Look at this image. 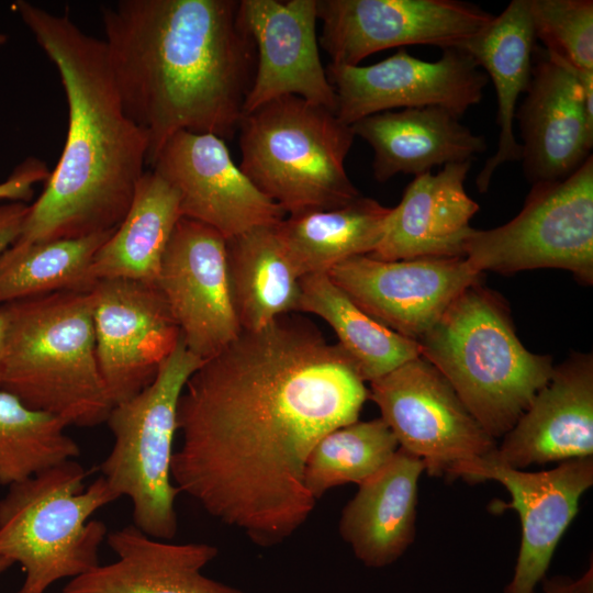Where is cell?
I'll return each mask as SVG.
<instances>
[{"instance_id":"38","label":"cell","mask_w":593,"mask_h":593,"mask_svg":"<svg viewBox=\"0 0 593 593\" xmlns=\"http://www.w3.org/2000/svg\"><path fill=\"white\" fill-rule=\"evenodd\" d=\"M12 563L3 558H0V574L8 570Z\"/></svg>"},{"instance_id":"27","label":"cell","mask_w":593,"mask_h":593,"mask_svg":"<svg viewBox=\"0 0 593 593\" xmlns=\"http://www.w3.org/2000/svg\"><path fill=\"white\" fill-rule=\"evenodd\" d=\"M276 226L256 227L226 239L231 288L242 331H257L299 312L301 277Z\"/></svg>"},{"instance_id":"26","label":"cell","mask_w":593,"mask_h":593,"mask_svg":"<svg viewBox=\"0 0 593 593\" xmlns=\"http://www.w3.org/2000/svg\"><path fill=\"white\" fill-rule=\"evenodd\" d=\"M180 217L177 191L156 171L146 170L124 219L94 255L93 278L156 284L164 253Z\"/></svg>"},{"instance_id":"20","label":"cell","mask_w":593,"mask_h":593,"mask_svg":"<svg viewBox=\"0 0 593 593\" xmlns=\"http://www.w3.org/2000/svg\"><path fill=\"white\" fill-rule=\"evenodd\" d=\"M593 357L573 353L553 368L486 458L515 469L593 457Z\"/></svg>"},{"instance_id":"9","label":"cell","mask_w":593,"mask_h":593,"mask_svg":"<svg viewBox=\"0 0 593 593\" xmlns=\"http://www.w3.org/2000/svg\"><path fill=\"white\" fill-rule=\"evenodd\" d=\"M465 258L479 273L541 268L570 271L593 282V157L571 176L533 183L521 212L491 228H473Z\"/></svg>"},{"instance_id":"30","label":"cell","mask_w":593,"mask_h":593,"mask_svg":"<svg viewBox=\"0 0 593 593\" xmlns=\"http://www.w3.org/2000/svg\"><path fill=\"white\" fill-rule=\"evenodd\" d=\"M114 231L12 245L0 257V305L57 292H90L97 283L92 260Z\"/></svg>"},{"instance_id":"28","label":"cell","mask_w":593,"mask_h":593,"mask_svg":"<svg viewBox=\"0 0 593 593\" xmlns=\"http://www.w3.org/2000/svg\"><path fill=\"white\" fill-rule=\"evenodd\" d=\"M390 212L391 208L360 195L340 208L287 215L276 228L302 278L370 255L383 236Z\"/></svg>"},{"instance_id":"25","label":"cell","mask_w":593,"mask_h":593,"mask_svg":"<svg viewBox=\"0 0 593 593\" xmlns=\"http://www.w3.org/2000/svg\"><path fill=\"white\" fill-rule=\"evenodd\" d=\"M535 42L528 0H513L462 48L492 79L497 98V149L477 176L475 183L481 193L488 191L499 167L521 160L514 120L518 97L526 92L530 81Z\"/></svg>"},{"instance_id":"18","label":"cell","mask_w":593,"mask_h":593,"mask_svg":"<svg viewBox=\"0 0 593 593\" xmlns=\"http://www.w3.org/2000/svg\"><path fill=\"white\" fill-rule=\"evenodd\" d=\"M469 481L494 480L507 490L522 525L521 547L505 593H534L542 582L556 547L593 484V457L562 461L556 468L527 472L486 457L462 462L449 473Z\"/></svg>"},{"instance_id":"11","label":"cell","mask_w":593,"mask_h":593,"mask_svg":"<svg viewBox=\"0 0 593 593\" xmlns=\"http://www.w3.org/2000/svg\"><path fill=\"white\" fill-rule=\"evenodd\" d=\"M494 16L456 0H317L318 42L331 64L344 66L407 45L462 49Z\"/></svg>"},{"instance_id":"29","label":"cell","mask_w":593,"mask_h":593,"mask_svg":"<svg viewBox=\"0 0 593 593\" xmlns=\"http://www.w3.org/2000/svg\"><path fill=\"white\" fill-rule=\"evenodd\" d=\"M299 312L324 320L359 376L373 381L421 356L417 342L406 338L363 312L327 273L301 278Z\"/></svg>"},{"instance_id":"36","label":"cell","mask_w":593,"mask_h":593,"mask_svg":"<svg viewBox=\"0 0 593 593\" xmlns=\"http://www.w3.org/2000/svg\"><path fill=\"white\" fill-rule=\"evenodd\" d=\"M544 593H593V568H590L579 578L544 579Z\"/></svg>"},{"instance_id":"8","label":"cell","mask_w":593,"mask_h":593,"mask_svg":"<svg viewBox=\"0 0 593 593\" xmlns=\"http://www.w3.org/2000/svg\"><path fill=\"white\" fill-rule=\"evenodd\" d=\"M202 361L180 338L153 382L114 404L105 421L114 441L100 465L101 477L119 499H130L133 524L156 539L171 540L178 529L180 492L171 478L178 402Z\"/></svg>"},{"instance_id":"14","label":"cell","mask_w":593,"mask_h":593,"mask_svg":"<svg viewBox=\"0 0 593 593\" xmlns=\"http://www.w3.org/2000/svg\"><path fill=\"white\" fill-rule=\"evenodd\" d=\"M156 284L186 347L200 359L211 358L240 334L226 238L211 226L179 219L164 253Z\"/></svg>"},{"instance_id":"6","label":"cell","mask_w":593,"mask_h":593,"mask_svg":"<svg viewBox=\"0 0 593 593\" xmlns=\"http://www.w3.org/2000/svg\"><path fill=\"white\" fill-rule=\"evenodd\" d=\"M238 130L239 169L287 215L361 195L345 168L355 133L334 111L284 96L244 114Z\"/></svg>"},{"instance_id":"2","label":"cell","mask_w":593,"mask_h":593,"mask_svg":"<svg viewBox=\"0 0 593 593\" xmlns=\"http://www.w3.org/2000/svg\"><path fill=\"white\" fill-rule=\"evenodd\" d=\"M105 47L147 166L180 131L230 139L244 116L256 48L234 0H120L102 7Z\"/></svg>"},{"instance_id":"32","label":"cell","mask_w":593,"mask_h":593,"mask_svg":"<svg viewBox=\"0 0 593 593\" xmlns=\"http://www.w3.org/2000/svg\"><path fill=\"white\" fill-rule=\"evenodd\" d=\"M398 448L396 438L381 417L336 428L312 449L305 465V488L317 501L337 485H359L379 471Z\"/></svg>"},{"instance_id":"23","label":"cell","mask_w":593,"mask_h":593,"mask_svg":"<svg viewBox=\"0 0 593 593\" xmlns=\"http://www.w3.org/2000/svg\"><path fill=\"white\" fill-rule=\"evenodd\" d=\"M351 127L355 136L371 146L373 176L379 182L399 174L418 176L436 166L472 161L486 149L483 135L474 134L458 115L438 107L384 111Z\"/></svg>"},{"instance_id":"5","label":"cell","mask_w":593,"mask_h":593,"mask_svg":"<svg viewBox=\"0 0 593 593\" xmlns=\"http://www.w3.org/2000/svg\"><path fill=\"white\" fill-rule=\"evenodd\" d=\"M5 305L1 389L68 426L105 423L113 404L97 359L90 292H57Z\"/></svg>"},{"instance_id":"10","label":"cell","mask_w":593,"mask_h":593,"mask_svg":"<svg viewBox=\"0 0 593 593\" xmlns=\"http://www.w3.org/2000/svg\"><path fill=\"white\" fill-rule=\"evenodd\" d=\"M368 399L399 447L418 457L429 475H449L496 447L447 379L421 356L371 381Z\"/></svg>"},{"instance_id":"16","label":"cell","mask_w":593,"mask_h":593,"mask_svg":"<svg viewBox=\"0 0 593 593\" xmlns=\"http://www.w3.org/2000/svg\"><path fill=\"white\" fill-rule=\"evenodd\" d=\"M327 275L368 315L418 342L482 273L460 257L387 261L365 255Z\"/></svg>"},{"instance_id":"3","label":"cell","mask_w":593,"mask_h":593,"mask_svg":"<svg viewBox=\"0 0 593 593\" xmlns=\"http://www.w3.org/2000/svg\"><path fill=\"white\" fill-rule=\"evenodd\" d=\"M14 8L59 72L69 121L61 156L13 245L115 230L146 171L148 136L124 108L103 40L66 14L26 1Z\"/></svg>"},{"instance_id":"34","label":"cell","mask_w":593,"mask_h":593,"mask_svg":"<svg viewBox=\"0 0 593 593\" xmlns=\"http://www.w3.org/2000/svg\"><path fill=\"white\" fill-rule=\"evenodd\" d=\"M46 177L47 171L40 161H24L8 181L0 184V199L26 200L31 194L32 183Z\"/></svg>"},{"instance_id":"19","label":"cell","mask_w":593,"mask_h":593,"mask_svg":"<svg viewBox=\"0 0 593 593\" xmlns=\"http://www.w3.org/2000/svg\"><path fill=\"white\" fill-rule=\"evenodd\" d=\"M238 19L256 48L244 114L284 96L336 113V94L317 46V0H240Z\"/></svg>"},{"instance_id":"17","label":"cell","mask_w":593,"mask_h":593,"mask_svg":"<svg viewBox=\"0 0 593 593\" xmlns=\"http://www.w3.org/2000/svg\"><path fill=\"white\" fill-rule=\"evenodd\" d=\"M533 59L526 97L515 118L521 161L532 183L568 178L593 147V70L551 59L545 51Z\"/></svg>"},{"instance_id":"1","label":"cell","mask_w":593,"mask_h":593,"mask_svg":"<svg viewBox=\"0 0 593 593\" xmlns=\"http://www.w3.org/2000/svg\"><path fill=\"white\" fill-rule=\"evenodd\" d=\"M367 399L351 359L305 317L242 331L183 388L172 482L255 544H280L315 507L304 484L312 449L358 421Z\"/></svg>"},{"instance_id":"4","label":"cell","mask_w":593,"mask_h":593,"mask_svg":"<svg viewBox=\"0 0 593 593\" xmlns=\"http://www.w3.org/2000/svg\"><path fill=\"white\" fill-rule=\"evenodd\" d=\"M421 357L450 383L494 439L517 422L555 366L527 350L503 298L477 282L417 342Z\"/></svg>"},{"instance_id":"31","label":"cell","mask_w":593,"mask_h":593,"mask_svg":"<svg viewBox=\"0 0 593 593\" xmlns=\"http://www.w3.org/2000/svg\"><path fill=\"white\" fill-rule=\"evenodd\" d=\"M60 418L0 389V484L10 486L80 455Z\"/></svg>"},{"instance_id":"22","label":"cell","mask_w":593,"mask_h":593,"mask_svg":"<svg viewBox=\"0 0 593 593\" xmlns=\"http://www.w3.org/2000/svg\"><path fill=\"white\" fill-rule=\"evenodd\" d=\"M105 540L116 559L68 580L58 593H244L202 573L217 556L212 545L168 542L134 524Z\"/></svg>"},{"instance_id":"13","label":"cell","mask_w":593,"mask_h":593,"mask_svg":"<svg viewBox=\"0 0 593 593\" xmlns=\"http://www.w3.org/2000/svg\"><path fill=\"white\" fill-rule=\"evenodd\" d=\"M90 298L99 369L114 405L153 382L181 334L157 284L98 280Z\"/></svg>"},{"instance_id":"24","label":"cell","mask_w":593,"mask_h":593,"mask_svg":"<svg viewBox=\"0 0 593 593\" xmlns=\"http://www.w3.org/2000/svg\"><path fill=\"white\" fill-rule=\"evenodd\" d=\"M424 462L399 447L392 458L359 484L344 507L339 533L367 567L396 561L413 542L417 484Z\"/></svg>"},{"instance_id":"37","label":"cell","mask_w":593,"mask_h":593,"mask_svg":"<svg viewBox=\"0 0 593 593\" xmlns=\"http://www.w3.org/2000/svg\"><path fill=\"white\" fill-rule=\"evenodd\" d=\"M9 328V311L5 304L0 305V389L2 380L3 358Z\"/></svg>"},{"instance_id":"7","label":"cell","mask_w":593,"mask_h":593,"mask_svg":"<svg viewBox=\"0 0 593 593\" xmlns=\"http://www.w3.org/2000/svg\"><path fill=\"white\" fill-rule=\"evenodd\" d=\"M87 475L71 459L8 486L0 500V558L25 574L16 593H45L100 563L108 528L90 518L119 497L101 475L86 485Z\"/></svg>"},{"instance_id":"21","label":"cell","mask_w":593,"mask_h":593,"mask_svg":"<svg viewBox=\"0 0 593 593\" xmlns=\"http://www.w3.org/2000/svg\"><path fill=\"white\" fill-rule=\"evenodd\" d=\"M471 161L447 164L415 176L391 208L383 236L368 256L379 260L465 258L470 221L479 204L466 191Z\"/></svg>"},{"instance_id":"39","label":"cell","mask_w":593,"mask_h":593,"mask_svg":"<svg viewBox=\"0 0 593 593\" xmlns=\"http://www.w3.org/2000/svg\"><path fill=\"white\" fill-rule=\"evenodd\" d=\"M5 42V36L0 34V45Z\"/></svg>"},{"instance_id":"12","label":"cell","mask_w":593,"mask_h":593,"mask_svg":"<svg viewBox=\"0 0 593 593\" xmlns=\"http://www.w3.org/2000/svg\"><path fill=\"white\" fill-rule=\"evenodd\" d=\"M327 78L336 94V115L346 124L384 111L438 107L462 116L478 104L486 74L461 48L444 49L436 61H425L399 48L369 66L329 64Z\"/></svg>"},{"instance_id":"15","label":"cell","mask_w":593,"mask_h":593,"mask_svg":"<svg viewBox=\"0 0 593 593\" xmlns=\"http://www.w3.org/2000/svg\"><path fill=\"white\" fill-rule=\"evenodd\" d=\"M150 169L177 191L182 217L206 224L226 239L276 226L287 216L239 169L216 135L177 132L157 153Z\"/></svg>"},{"instance_id":"35","label":"cell","mask_w":593,"mask_h":593,"mask_svg":"<svg viewBox=\"0 0 593 593\" xmlns=\"http://www.w3.org/2000/svg\"><path fill=\"white\" fill-rule=\"evenodd\" d=\"M29 211L23 201L0 204V257L20 237Z\"/></svg>"},{"instance_id":"33","label":"cell","mask_w":593,"mask_h":593,"mask_svg":"<svg viewBox=\"0 0 593 593\" xmlns=\"http://www.w3.org/2000/svg\"><path fill=\"white\" fill-rule=\"evenodd\" d=\"M536 40L551 59L593 70V1L528 0Z\"/></svg>"}]
</instances>
